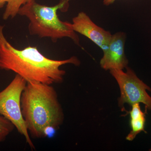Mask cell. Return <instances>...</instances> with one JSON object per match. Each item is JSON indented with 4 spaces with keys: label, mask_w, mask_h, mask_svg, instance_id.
Listing matches in <instances>:
<instances>
[{
    "label": "cell",
    "mask_w": 151,
    "mask_h": 151,
    "mask_svg": "<svg viewBox=\"0 0 151 151\" xmlns=\"http://www.w3.org/2000/svg\"><path fill=\"white\" fill-rule=\"evenodd\" d=\"M4 26L0 25V69L13 71L27 82L52 85L63 81L65 70L60 67L67 64L78 66L80 61L76 57L56 60L43 55L36 47L22 50L13 46L4 33Z\"/></svg>",
    "instance_id": "obj_1"
},
{
    "label": "cell",
    "mask_w": 151,
    "mask_h": 151,
    "mask_svg": "<svg viewBox=\"0 0 151 151\" xmlns=\"http://www.w3.org/2000/svg\"><path fill=\"white\" fill-rule=\"evenodd\" d=\"M21 108L29 135L36 139L53 134L64 121L63 110L52 85L27 82L22 94Z\"/></svg>",
    "instance_id": "obj_2"
},
{
    "label": "cell",
    "mask_w": 151,
    "mask_h": 151,
    "mask_svg": "<svg viewBox=\"0 0 151 151\" xmlns=\"http://www.w3.org/2000/svg\"><path fill=\"white\" fill-rule=\"evenodd\" d=\"M69 1L60 0L56 5L48 6L32 0L22 6L18 15L28 19L30 35L37 36L41 38H50L53 42H56L60 39L68 37L79 45V37L73 30L71 23L62 21L58 15V11L61 9L64 11Z\"/></svg>",
    "instance_id": "obj_3"
},
{
    "label": "cell",
    "mask_w": 151,
    "mask_h": 151,
    "mask_svg": "<svg viewBox=\"0 0 151 151\" xmlns=\"http://www.w3.org/2000/svg\"><path fill=\"white\" fill-rule=\"evenodd\" d=\"M27 82L16 74L9 84L0 92V115L8 120L20 134L24 137L26 142L32 150L35 146L22 114L21 97Z\"/></svg>",
    "instance_id": "obj_4"
},
{
    "label": "cell",
    "mask_w": 151,
    "mask_h": 151,
    "mask_svg": "<svg viewBox=\"0 0 151 151\" xmlns=\"http://www.w3.org/2000/svg\"><path fill=\"white\" fill-rule=\"evenodd\" d=\"M126 68L125 72L122 69L110 70L120 87L119 106L123 107L125 103L132 106L135 103H142L151 111V97L146 91H151L150 88L138 78L131 68L127 66Z\"/></svg>",
    "instance_id": "obj_5"
},
{
    "label": "cell",
    "mask_w": 151,
    "mask_h": 151,
    "mask_svg": "<svg viewBox=\"0 0 151 151\" xmlns=\"http://www.w3.org/2000/svg\"><path fill=\"white\" fill-rule=\"evenodd\" d=\"M73 30L90 40L103 52L108 48L112 35L98 26L84 12H80L72 19Z\"/></svg>",
    "instance_id": "obj_6"
},
{
    "label": "cell",
    "mask_w": 151,
    "mask_h": 151,
    "mask_svg": "<svg viewBox=\"0 0 151 151\" xmlns=\"http://www.w3.org/2000/svg\"><path fill=\"white\" fill-rule=\"evenodd\" d=\"M126 34L118 32L112 35L108 48L103 51L100 61L101 68L105 70L122 69L128 66V60L125 53Z\"/></svg>",
    "instance_id": "obj_7"
},
{
    "label": "cell",
    "mask_w": 151,
    "mask_h": 151,
    "mask_svg": "<svg viewBox=\"0 0 151 151\" xmlns=\"http://www.w3.org/2000/svg\"><path fill=\"white\" fill-rule=\"evenodd\" d=\"M132 106V110L129 112L132 130L126 138L127 140L130 141L133 140L139 133L143 131L145 132L146 122L145 113L141 111L139 103H135Z\"/></svg>",
    "instance_id": "obj_8"
},
{
    "label": "cell",
    "mask_w": 151,
    "mask_h": 151,
    "mask_svg": "<svg viewBox=\"0 0 151 151\" xmlns=\"http://www.w3.org/2000/svg\"><path fill=\"white\" fill-rule=\"evenodd\" d=\"M32 0H0V8L6 5L2 18L5 20L13 19L18 15L19 10L22 6Z\"/></svg>",
    "instance_id": "obj_9"
},
{
    "label": "cell",
    "mask_w": 151,
    "mask_h": 151,
    "mask_svg": "<svg viewBox=\"0 0 151 151\" xmlns=\"http://www.w3.org/2000/svg\"><path fill=\"white\" fill-rule=\"evenodd\" d=\"M14 128L13 124L9 121L0 115V143L5 140Z\"/></svg>",
    "instance_id": "obj_10"
},
{
    "label": "cell",
    "mask_w": 151,
    "mask_h": 151,
    "mask_svg": "<svg viewBox=\"0 0 151 151\" xmlns=\"http://www.w3.org/2000/svg\"><path fill=\"white\" fill-rule=\"evenodd\" d=\"M116 0H103L104 5L109 6L113 4Z\"/></svg>",
    "instance_id": "obj_11"
},
{
    "label": "cell",
    "mask_w": 151,
    "mask_h": 151,
    "mask_svg": "<svg viewBox=\"0 0 151 151\" xmlns=\"http://www.w3.org/2000/svg\"><path fill=\"white\" fill-rule=\"evenodd\" d=\"M150 151H151V149L150 150Z\"/></svg>",
    "instance_id": "obj_12"
}]
</instances>
